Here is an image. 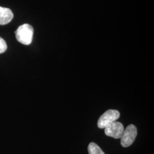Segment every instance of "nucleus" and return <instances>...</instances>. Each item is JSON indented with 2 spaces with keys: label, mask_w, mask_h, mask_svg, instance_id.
Instances as JSON below:
<instances>
[{
  "label": "nucleus",
  "mask_w": 154,
  "mask_h": 154,
  "mask_svg": "<svg viewBox=\"0 0 154 154\" xmlns=\"http://www.w3.org/2000/svg\"><path fill=\"white\" fill-rule=\"evenodd\" d=\"M120 117V113L116 110H109L106 111L100 116L98 121V126L99 128H105L111 123L116 121Z\"/></svg>",
  "instance_id": "f03ea898"
},
{
  "label": "nucleus",
  "mask_w": 154,
  "mask_h": 154,
  "mask_svg": "<svg viewBox=\"0 0 154 154\" xmlns=\"http://www.w3.org/2000/svg\"><path fill=\"white\" fill-rule=\"evenodd\" d=\"M7 49V44L5 41L0 37V54L4 53Z\"/></svg>",
  "instance_id": "0eeeda50"
},
{
  "label": "nucleus",
  "mask_w": 154,
  "mask_h": 154,
  "mask_svg": "<svg viewBox=\"0 0 154 154\" xmlns=\"http://www.w3.org/2000/svg\"><path fill=\"white\" fill-rule=\"evenodd\" d=\"M13 13L9 8L0 6V25H4L11 22L13 18Z\"/></svg>",
  "instance_id": "39448f33"
},
{
  "label": "nucleus",
  "mask_w": 154,
  "mask_h": 154,
  "mask_svg": "<svg viewBox=\"0 0 154 154\" xmlns=\"http://www.w3.org/2000/svg\"><path fill=\"white\" fill-rule=\"evenodd\" d=\"M34 29L28 23H25L20 26L15 32L17 40L25 45L30 44L33 40Z\"/></svg>",
  "instance_id": "f257e3e1"
},
{
  "label": "nucleus",
  "mask_w": 154,
  "mask_h": 154,
  "mask_svg": "<svg viewBox=\"0 0 154 154\" xmlns=\"http://www.w3.org/2000/svg\"><path fill=\"white\" fill-rule=\"evenodd\" d=\"M125 128L121 123L114 122L105 128V134L110 137L115 139L121 138Z\"/></svg>",
  "instance_id": "20e7f679"
},
{
  "label": "nucleus",
  "mask_w": 154,
  "mask_h": 154,
  "mask_svg": "<svg viewBox=\"0 0 154 154\" xmlns=\"http://www.w3.org/2000/svg\"><path fill=\"white\" fill-rule=\"evenodd\" d=\"M137 133V128L134 125H130L127 127L121 138V143L122 147H127L130 146L135 141Z\"/></svg>",
  "instance_id": "7ed1b4c3"
},
{
  "label": "nucleus",
  "mask_w": 154,
  "mask_h": 154,
  "mask_svg": "<svg viewBox=\"0 0 154 154\" xmlns=\"http://www.w3.org/2000/svg\"><path fill=\"white\" fill-rule=\"evenodd\" d=\"M88 151L89 154H105L102 149L96 143L94 142L89 144Z\"/></svg>",
  "instance_id": "423d86ee"
}]
</instances>
